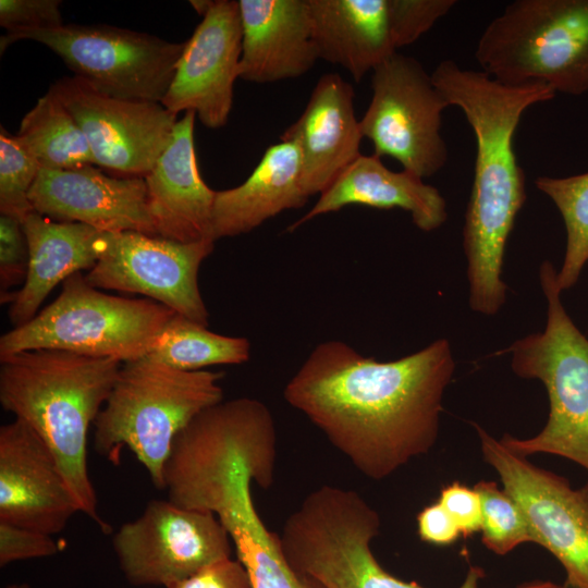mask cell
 <instances>
[{
    "instance_id": "cell-1",
    "label": "cell",
    "mask_w": 588,
    "mask_h": 588,
    "mask_svg": "<svg viewBox=\"0 0 588 588\" xmlns=\"http://www.w3.org/2000/svg\"><path fill=\"white\" fill-rule=\"evenodd\" d=\"M454 370L443 338L389 362L330 340L310 352L283 395L359 473L381 480L436 444Z\"/></svg>"
},
{
    "instance_id": "cell-2",
    "label": "cell",
    "mask_w": 588,
    "mask_h": 588,
    "mask_svg": "<svg viewBox=\"0 0 588 588\" xmlns=\"http://www.w3.org/2000/svg\"><path fill=\"white\" fill-rule=\"evenodd\" d=\"M450 106L458 107L476 138L474 181L463 228L469 306L495 315L506 302L502 280L505 247L526 200L525 174L513 139L523 113L555 97L548 85H506L482 71L466 70L453 60L431 74Z\"/></svg>"
},
{
    "instance_id": "cell-3",
    "label": "cell",
    "mask_w": 588,
    "mask_h": 588,
    "mask_svg": "<svg viewBox=\"0 0 588 588\" xmlns=\"http://www.w3.org/2000/svg\"><path fill=\"white\" fill-rule=\"evenodd\" d=\"M123 363L60 350H30L0 357V403L24 421L52 453L79 512L101 529L87 466V437Z\"/></svg>"
},
{
    "instance_id": "cell-4",
    "label": "cell",
    "mask_w": 588,
    "mask_h": 588,
    "mask_svg": "<svg viewBox=\"0 0 588 588\" xmlns=\"http://www.w3.org/2000/svg\"><path fill=\"white\" fill-rule=\"evenodd\" d=\"M223 375L180 370L139 358L123 363L94 424L95 451L119 465L124 448L164 490V468L176 436L200 412L223 401Z\"/></svg>"
},
{
    "instance_id": "cell-5",
    "label": "cell",
    "mask_w": 588,
    "mask_h": 588,
    "mask_svg": "<svg viewBox=\"0 0 588 588\" xmlns=\"http://www.w3.org/2000/svg\"><path fill=\"white\" fill-rule=\"evenodd\" d=\"M550 260L539 267V282L547 302L542 331L516 340L504 354L511 356L513 372L537 379L549 397L543 429L528 439L504 433L500 441L525 457L548 453L565 457L588 470V338L564 308Z\"/></svg>"
},
{
    "instance_id": "cell-6",
    "label": "cell",
    "mask_w": 588,
    "mask_h": 588,
    "mask_svg": "<svg viewBox=\"0 0 588 588\" xmlns=\"http://www.w3.org/2000/svg\"><path fill=\"white\" fill-rule=\"evenodd\" d=\"M380 525L358 492L322 486L286 518L279 536L293 568L326 588H425L393 576L377 561L370 543ZM483 577L481 567L470 566L458 588H479Z\"/></svg>"
},
{
    "instance_id": "cell-7",
    "label": "cell",
    "mask_w": 588,
    "mask_h": 588,
    "mask_svg": "<svg viewBox=\"0 0 588 588\" xmlns=\"http://www.w3.org/2000/svg\"><path fill=\"white\" fill-rule=\"evenodd\" d=\"M482 72L506 85L543 84L588 91V0H516L482 32Z\"/></svg>"
},
{
    "instance_id": "cell-8",
    "label": "cell",
    "mask_w": 588,
    "mask_h": 588,
    "mask_svg": "<svg viewBox=\"0 0 588 588\" xmlns=\"http://www.w3.org/2000/svg\"><path fill=\"white\" fill-rule=\"evenodd\" d=\"M175 315L150 298L102 293L76 272L62 282L50 305L0 338V357L47 348L121 363L136 360L149 352Z\"/></svg>"
},
{
    "instance_id": "cell-9",
    "label": "cell",
    "mask_w": 588,
    "mask_h": 588,
    "mask_svg": "<svg viewBox=\"0 0 588 588\" xmlns=\"http://www.w3.org/2000/svg\"><path fill=\"white\" fill-rule=\"evenodd\" d=\"M19 40L45 45L75 76L108 96L161 102L184 42L110 25L64 24L54 29L7 33L0 52Z\"/></svg>"
},
{
    "instance_id": "cell-10",
    "label": "cell",
    "mask_w": 588,
    "mask_h": 588,
    "mask_svg": "<svg viewBox=\"0 0 588 588\" xmlns=\"http://www.w3.org/2000/svg\"><path fill=\"white\" fill-rule=\"evenodd\" d=\"M371 90L359 124L373 155L392 157L421 179L439 172L448 160L440 128L450 105L421 63L395 52L372 71Z\"/></svg>"
},
{
    "instance_id": "cell-11",
    "label": "cell",
    "mask_w": 588,
    "mask_h": 588,
    "mask_svg": "<svg viewBox=\"0 0 588 588\" xmlns=\"http://www.w3.org/2000/svg\"><path fill=\"white\" fill-rule=\"evenodd\" d=\"M112 548L128 584L167 588L230 558L233 544L215 514L151 500L115 531Z\"/></svg>"
},
{
    "instance_id": "cell-12",
    "label": "cell",
    "mask_w": 588,
    "mask_h": 588,
    "mask_svg": "<svg viewBox=\"0 0 588 588\" xmlns=\"http://www.w3.org/2000/svg\"><path fill=\"white\" fill-rule=\"evenodd\" d=\"M474 427L486 463L523 511L534 542L561 563L568 586L588 588V482L574 489L565 477L534 465L479 425Z\"/></svg>"
},
{
    "instance_id": "cell-13",
    "label": "cell",
    "mask_w": 588,
    "mask_h": 588,
    "mask_svg": "<svg viewBox=\"0 0 588 588\" xmlns=\"http://www.w3.org/2000/svg\"><path fill=\"white\" fill-rule=\"evenodd\" d=\"M84 132L95 166L112 175L145 177L170 144L177 115L161 102L114 98L73 75L48 89Z\"/></svg>"
},
{
    "instance_id": "cell-14",
    "label": "cell",
    "mask_w": 588,
    "mask_h": 588,
    "mask_svg": "<svg viewBox=\"0 0 588 588\" xmlns=\"http://www.w3.org/2000/svg\"><path fill=\"white\" fill-rule=\"evenodd\" d=\"M213 248L212 240L180 243L136 231L106 233L99 260L85 277L99 290L145 295L207 327L198 271Z\"/></svg>"
},
{
    "instance_id": "cell-15",
    "label": "cell",
    "mask_w": 588,
    "mask_h": 588,
    "mask_svg": "<svg viewBox=\"0 0 588 588\" xmlns=\"http://www.w3.org/2000/svg\"><path fill=\"white\" fill-rule=\"evenodd\" d=\"M253 476L244 455L215 462L186 485L183 505L218 517L253 588H326L293 568L283 553L279 534L265 526L252 497Z\"/></svg>"
},
{
    "instance_id": "cell-16",
    "label": "cell",
    "mask_w": 588,
    "mask_h": 588,
    "mask_svg": "<svg viewBox=\"0 0 588 588\" xmlns=\"http://www.w3.org/2000/svg\"><path fill=\"white\" fill-rule=\"evenodd\" d=\"M242 24L238 1L213 0L185 41L161 105L174 114L193 111L208 128L228 123L240 78Z\"/></svg>"
},
{
    "instance_id": "cell-17",
    "label": "cell",
    "mask_w": 588,
    "mask_h": 588,
    "mask_svg": "<svg viewBox=\"0 0 588 588\" xmlns=\"http://www.w3.org/2000/svg\"><path fill=\"white\" fill-rule=\"evenodd\" d=\"M34 211L59 222H79L101 232L136 231L157 236L144 177L107 174L85 166L40 168L29 193Z\"/></svg>"
},
{
    "instance_id": "cell-18",
    "label": "cell",
    "mask_w": 588,
    "mask_h": 588,
    "mask_svg": "<svg viewBox=\"0 0 588 588\" xmlns=\"http://www.w3.org/2000/svg\"><path fill=\"white\" fill-rule=\"evenodd\" d=\"M79 512L50 450L24 421L0 428V522L61 532Z\"/></svg>"
},
{
    "instance_id": "cell-19",
    "label": "cell",
    "mask_w": 588,
    "mask_h": 588,
    "mask_svg": "<svg viewBox=\"0 0 588 588\" xmlns=\"http://www.w3.org/2000/svg\"><path fill=\"white\" fill-rule=\"evenodd\" d=\"M353 86L338 73L316 83L299 118L280 136L301 154L302 185L308 197L322 194L362 154L364 138Z\"/></svg>"
},
{
    "instance_id": "cell-20",
    "label": "cell",
    "mask_w": 588,
    "mask_h": 588,
    "mask_svg": "<svg viewBox=\"0 0 588 588\" xmlns=\"http://www.w3.org/2000/svg\"><path fill=\"white\" fill-rule=\"evenodd\" d=\"M195 119V112H184L170 144L144 177L157 236L180 243L213 241L216 191L199 173L194 145Z\"/></svg>"
},
{
    "instance_id": "cell-21",
    "label": "cell",
    "mask_w": 588,
    "mask_h": 588,
    "mask_svg": "<svg viewBox=\"0 0 588 588\" xmlns=\"http://www.w3.org/2000/svg\"><path fill=\"white\" fill-rule=\"evenodd\" d=\"M240 78L274 83L306 74L318 60L307 0H238Z\"/></svg>"
},
{
    "instance_id": "cell-22",
    "label": "cell",
    "mask_w": 588,
    "mask_h": 588,
    "mask_svg": "<svg viewBox=\"0 0 588 588\" xmlns=\"http://www.w3.org/2000/svg\"><path fill=\"white\" fill-rule=\"evenodd\" d=\"M351 205L403 209L422 232L439 229L448 219L446 201L434 186L407 170H390L376 155H360L286 231Z\"/></svg>"
},
{
    "instance_id": "cell-23",
    "label": "cell",
    "mask_w": 588,
    "mask_h": 588,
    "mask_svg": "<svg viewBox=\"0 0 588 588\" xmlns=\"http://www.w3.org/2000/svg\"><path fill=\"white\" fill-rule=\"evenodd\" d=\"M29 248L26 280L11 302L9 317L15 327L30 321L39 306L70 275L98 262L105 234L79 222H59L36 211L22 221Z\"/></svg>"
},
{
    "instance_id": "cell-24",
    "label": "cell",
    "mask_w": 588,
    "mask_h": 588,
    "mask_svg": "<svg viewBox=\"0 0 588 588\" xmlns=\"http://www.w3.org/2000/svg\"><path fill=\"white\" fill-rule=\"evenodd\" d=\"M308 198L297 145L286 140L272 144L241 185L216 191L212 238L252 232L284 210L303 207Z\"/></svg>"
},
{
    "instance_id": "cell-25",
    "label": "cell",
    "mask_w": 588,
    "mask_h": 588,
    "mask_svg": "<svg viewBox=\"0 0 588 588\" xmlns=\"http://www.w3.org/2000/svg\"><path fill=\"white\" fill-rule=\"evenodd\" d=\"M318 59L359 82L397 52L388 0H307Z\"/></svg>"
},
{
    "instance_id": "cell-26",
    "label": "cell",
    "mask_w": 588,
    "mask_h": 588,
    "mask_svg": "<svg viewBox=\"0 0 588 588\" xmlns=\"http://www.w3.org/2000/svg\"><path fill=\"white\" fill-rule=\"evenodd\" d=\"M16 136L40 168L66 170L95 166L81 126L49 90L23 117Z\"/></svg>"
},
{
    "instance_id": "cell-27",
    "label": "cell",
    "mask_w": 588,
    "mask_h": 588,
    "mask_svg": "<svg viewBox=\"0 0 588 588\" xmlns=\"http://www.w3.org/2000/svg\"><path fill=\"white\" fill-rule=\"evenodd\" d=\"M250 357L246 338L211 332L206 326L176 314L144 358L180 370H201L213 365H240Z\"/></svg>"
},
{
    "instance_id": "cell-28",
    "label": "cell",
    "mask_w": 588,
    "mask_h": 588,
    "mask_svg": "<svg viewBox=\"0 0 588 588\" xmlns=\"http://www.w3.org/2000/svg\"><path fill=\"white\" fill-rule=\"evenodd\" d=\"M536 187L560 211L566 245L556 281L563 292L573 287L588 262V172L565 177L538 176Z\"/></svg>"
},
{
    "instance_id": "cell-29",
    "label": "cell",
    "mask_w": 588,
    "mask_h": 588,
    "mask_svg": "<svg viewBox=\"0 0 588 588\" xmlns=\"http://www.w3.org/2000/svg\"><path fill=\"white\" fill-rule=\"evenodd\" d=\"M474 488L481 503V541L489 550L505 555L524 542H534L523 511L504 489L486 480Z\"/></svg>"
},
{
    "instance_id": "cell-30",
    "label": "cell",
    "mask_w": 588,
    "mask_h": 588,
    "mask_svg": "<svg viewBox=\"0 0 588 588\" xmlns=\"http://www.w3.org/2000/svg\"><path fill=\"white\" fill-rule=\"evenodd\" d=\"M40 166L19 137L0 128V213L20 219L34 211L29 193Z\"/></svg>"
},
{
    "instance_id": "cell-31",
    "label": "cell",
    "mask_w": 588,
    "mask_h": 588,
    "mask_svg": "<svg viewBox=\"0 0 588 588\" xmlns=\"http://www.w3.org/2000/svg\"><path fill=\"white\" fill-rule=\"evenodd\" d=\"M455 4V0H388L396 50L416 41Z\"/></svg>"
},
{
    "instance_id": "cell-32",
    "label": "cell",
    "mask_w": 588,
    "mask_h": 588,
    "mask_svg": "<svg viewBox=\"0 0 588 588\" xmlns=\"http://www.w3.org/2000/svg\"><path fill=\"white\" fill-rule=\"evenodd\" d=\"M29 265V248L22 221L0 215V289L1 296L12 286L24 284Z\"/></svg>"
},
{
    "instance_id": "cell-33",
    "label": "cell",
    "mask_w": 588,
    "mask_h": 588,
    "mask_svg": "<svg viewBox=\"0 0 588 588\" xmlns=\"http://www.w3.org/2000/svg\"><path fill=\"white\" fill-rule=\"evenodd\" d=\"M59 0H0V25L7 33L54 29L64 25Z\"/></svg>"
},
{
    "instance_id": "cell-34",
    "label": "cell",
    "mask_w": 588,
    "mask_h": 588,
    "mask_svg": "<svg viewBox=\"0 0 588 588\" xmlns=\"http://www.w3.org/2000/svg\"><path fill=\"white\" fill-rule=\"evenodd\" d=\"M59 544L51 535L0 522V566L57 554Z\"/></svg>"
},
{
    "instance_id": "cell-35",
    "label": "cell",
    "mask_w": 588,
    "mask_h": 588,
    "mask_svg": "<svg viewBox=\"0 0 588 588\" xmlns=\"http://www.w3.org/2000/svg\"><path fill=\"white\" fill-rule=\"evenodd\" d=\"M438 501L452 516L464 538L480 531L481 503L475 488L454 481L441 489Z\"/></svg>"
},
{
    "instance_id": "cell-36",
    "label": "cell",
    "mask_w": 588,
    "mask_h": 588,
    "mask_svg": "<svg viewBox=\"0 0 588 588\" xmlns=\"http://www.w3.org/2000/svg\"><path fill=\"white\" fill-rule=\"evenodd\" d=\"M167 588H253L244 565L231 556L211 563Z\"/></svg>"
},
{
    "instance_id": "cell-37",
    "label": "cell",
    "mask_w": 588,
    "mask_h": 588,
    "mask_svg": "<svg viewBox=\"0 0 588 588\" xmlns=\"http://www.w3.org/2000/svg\"><path fill=\"white\" fill-rule=\"evenodd\" d=\"M417 531L422 541L436 546H450L462 535L452 516L439 501L419 512Z\"/></svg>"
},
{
    "instance_id": "cell-38",
    "label": "cell",
    "mask_w": 588,
    "mask_h": 588,
    "mask_svg": "<svg viewBox=\"0 0 588 588\" xmlns=\"http://www.w3.org/2000/svg\"><path fill=\"white\" fill-rule=\"evenodd\" d=\"M213 0H192L189 4L201 16H204L211 8Z\"/></svg>"
},
{
    "instance_id": "cell-39",
    "label": "cell",
    "mask_w": 588,
    "mask_h": 588,
    "mask_svg": "<svg viewBox=\"0 0 588 588\" xmlns=\"http://www.w3.org/2000/svg\"><path fill=\"white\" fill-rule=\"evenodd\" d=\"M517 588H566V585L562 586V585L554 584L552 581L537 580V581H531V583L522 585Z\"/></svg>"
},
{
    "instance_id": "cell-40",
    "label": "cell",
    "mask_w": 588,
    "mask_h": 588,
    "mask_svg": "<svg viewBox=\"0 0 588 588\" xmlns=\"http://www.w3.org/2000/svg\"><path fill=\"white\" fill-rule=\"evenodd\" d=\"M5 588H30V586L26 583H20L8 585Z\"/></svg>"
},
{
    "instance_id": "cell-41",
    "label": "cell",
    "mask_w": 588,
    "mask_h": 588,
    "mask_svg": "<svg viewBox=\"0 0 588 588\" xmlns=\"http://www.w3.org/2000/svg\"><path fill=\"white\" fill-rule=\"evenodd\" d=\"M565 585H566V588H573V587L568 586L566 583H565Z\"/></svg>"
}]
</instances>
